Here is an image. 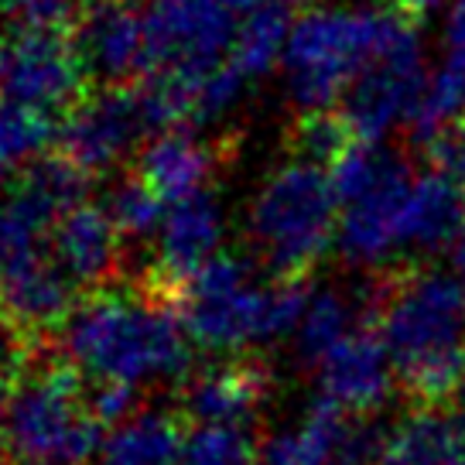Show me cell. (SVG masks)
Listing matches in <instances>:
<instances>
[{"label":"cell","mask_w":465,"mask_h":465,"mask_svg":"<svg viewBox=\"0 0 465 465\" xmlns=\"http://www.w3.org/2000/svg\"><path fill=\"white\" fill-rule=\"evenodd\" d=\"M164 294L144 288L93 291L69 312L58 329L62 363L83 380L151 387L158 380H178L192 366V342L182 315H174Z\"/></svg>","instance_id":"obj_1"},{"label":"cell","mask_w":465,"mask_h":465,"mask_svg":"<svg viewBox=\"0 0 465 465\" xmlns=\"http://www.w3.org/2000/svg\"><path fill=\"white\" fill-rule=\"evenodd\" d=\"M312 373H315L322 401H329L346 414L380 411L393 397V387L401 380L383 339L370 325L349 335Z\"/></svg>","instance_id":"obj_15"},{"label":"cell","mask_w":465,"mask_h":465,"mask_svg":"<svg viewBox=\"0 0 465 465\" xmlns=\"http://www.w3.org/2000/svg\"><path fill=\"white\" fill-rule=\"evenodd\" d=\"M52 137H58L55 127H52V116L0 100V161L4 164L42 154Z\"/></svg>","instance_id":"obj_26"},{"label":"cell","mask_w":465,"mask_h":465,"mask_svg":"<svg viewBox=\"0 0 465 465\" xmlns=\"http://www.w3.org/2000/svg\"><path fill=\"white\" fill-rule=\"evenodd\" d=\"M411 25L397 7L319 4L291 21L284 48V93L305 116H329Z\"/></svg>","instance_id":"obj_2"},{"label":"cell","mask_w":465,"mask_h":465,"mask_svg":"<svg viewBox=\"0 0 465 465\" xmlns=\"http://www.w3.org/2000/svg\"><path fill=\"white\" fill-rule=\"evenodd\" d=\"M103 424L83 377L62 360H42L11 380L0 407V455L7 465H89L103 451Z\"/></svg>","instance_id":"obj_7"},{"label":"cell","mask_w":465,"mask_h":465,"mask_svg":"<svg viewBox=\"0 0 465 465\" xmlns=\"http://www.w3.org/2000/svg\"><path fill=\"white\" fill-rule=\"evenodd\" d=\"M73 45L86 75L110 86H127L134 75L151 73L144 4L137 0H93L79 15Z\"/></svg>","instance_id":"obj_14"},{"label":"cell","mask_w":465,"mask_h":465,"mask_svg":"<svg viewBox=\"0 0 465 465\" xmlns=\"http://www.w3.org/2000/svg\"><path fill=\"white\" fill-rule=\"evenodd\" d=\"M288 35L291 21L284 15V4L281 0H263L243 17V28H240L236 45H232L230 65L247 79L250 86L261 83L263 75H271L284 62Z\"/></svg>","instance_id":"obj_23"},{"label":"cell","mask_w":465,"mask_h":465,"mask_svg":"<svg viewBox=\"0 0 465 465\" xmlns=\"http://www.w3.org/2000/svg\"><path fill=\"white\" fill-rule=\"evenodd\" d=\"M431 161L438 168H449L451 174H459L465 189V134H455L449 141H441L438 147H431Z\"/></svg>","instance_id":"obj_29"},{"label":"cell","mask_w":465,"mask_h":465,"mask_svg":"<svg viewBox=\"0 0 465 465\" xmlns=\"http://www.w3.org/2000/svg\"><path fill=\"white\" fill-rule=\"evenodd\" d=\"M281 4H298V7H319V0H281Z\"/></svg>","instance_id":"obj_32"},{"label":"cell","mask_w":465,"mask_h":465,"mask_svg":"<svg viewBox=\"0 0 465 465\" xmlns=\"http://www.w3.org/2000/svg\"><path fill=\"white\" fill-rule=\"evenodd\" d=\"M451 0H393V7L407 17H421V15H435L441 7H449Z\"/></svg>","instance_id":"obj_30"},{"label":"cell","mask_w":465,"mask_h":465,"mask_svg":"<svg viewBox=\"0 0 465 465\" xmlns=\"http://www.w3.org/2000/svg\"><path fill=\"white\" fill-rule=\"evenodd\" d=\"M182 414L172 407H137L103 438V465H178L185 449Z\"/></svg>","instance_id":"obj_20"},{"label":"cell","mask_w":465,"mask_h":465,"mask_svg":"<svg viewBox=\"0 0 465 465\" xmlns=\"http://www.w3.org/2000/svg\"><path fill=\"white\" fill-rule=\"evenodd\" d=\"M261 445L250 424H192L178 465H253Z\"/></svg>","instance_id":"obj_24"},{"label":"cell","mask_w":465,"mask_h":465,"mask_svg":"<svg viewBox=\"0 0 465 465\" xmlns=\"http://www.w3.org/2000/svg\"><path fill=\"white\" fill-rule=\"evenodd\" d=\"M4 48H7V42H0V69H4Z\"/></svg>","instance_id":"obj_33"},{"label":"cell","mask_w":465,"mask_h":465,"mask_svg":"<svg viewBox=\"0 0 465 465\" xmlns=\"http://www.w3.org/2000/svg\"><path fill=\"white\" fill-rule=\"evenodd\" d=\"M151 131L147 106L141 89L103 86L93 96H83L58 127L62 158H69L86 174L116 168L120 161L141 144Z\"/></svg>","instance_id":"obj_11"},{"label":"cell","mask_w":465,"mask_h":465,"mask_svg":"<svg viewBox=\"0 0 465 465\" xmlns=\"http://www.w3.org/2000/svg\"><path fill=\"white\" fill-rule=\"evenodd\" d=\"M380 435L366 424L349 421L346 411L315 397L312 404L274 428L261 445L263 465H363L377 455Z\"/></svg>","instance_id":"obj_13"},{"label":"cell","mask_w":465,"mask_h":465,"mask_svg":"<svg viewBox=\"0 0 465 465\" xmlns=\"http://www.w3.org/2000/svg\"><path fill=\"white\" fill-rule=\"evenodd\" d=\"M106 209H110L120 236L147 240V236H158L164 213H168V203L154 189H147L137 174H127L114 185Z\"/></svg>","instance_id":"obj_25"},{"label":"cell","mask_w":465,"mask_h":465,"mask_svg":"<svg viewBox=\"0 0 465 465\" xmlns=\"http://www.w3.org/2000/svg\"><path fill=\"white\" fill-rule=\"evenodd\" d=\"M250 83L232 69L230 62L219 65L203 86L192 93V120L195 124H219L226 114H232L240 100L247 96Z\"/></svg>","instance_id":"obj_27"},{"label":"cell","mask_w":465,"mask_h":465,"mask_svg":"<svg viewBox=\"0 0 465 465\" xmlns=\"http://www.w3.org/2000/svg\"><path fill=\"white\" fill-rule=\"evenodd\" d=\"M360 329H366L363 302L339 284H319V288L308 291L305 315L291 335V346L308 370H315L332 349H339Z\"/></svg>","instance_id":"obj_21"},{"label":"cell","mask_w":465,"mask_h":465,"mask_svg":"<svg viewBox=\"0 0 465 465\" xmlns=\"http://www.w3.org/2000/svg\"><path fill=\"white\" fill-rule=\"evenodd\" d=\"M411 134L428 151L465 134V45L441 42V58L431 65Z\"/></svg>","instance_id":"obj_22"},{"label":"cell","mask_w":465,"mask_h":465,"mask_svg":"<svg viewBox=\"0 0 465 465\" xmlns=\"http://www.w3.org/2000/svg\"><path fill=\"white\" fill-rule=\"evenodd\" d=\"M86 69L62 28H17L4 48L0 100L55 116L83 100Z\"/></svg>","instance_id":"obj_10"},{"label":"cell","mask_w":465,"mask_h":465,"mask_svg":"<svg viewBox=\"0 0 465 465\" xmlns=\"http://www.w3.org/2000/svg\"><path fill=\"white\" fill-rule=\"evenodd\" d=\"M339 195L335 250L349 267L383 271L401 257L418 253L414 243V195L418 168L387 144L349 141L332 161Z\"/></svg>","instance_id":"obj_3"},{"label":"cell","mask_w":465,"mask_h":465,"mask_svg":"<svg viewBox=\"0 0 465 465\" xmlns=\"http://www.w3.org/2000/svg\"><path fill=\"white\" fill-rule=\"evenodd\" d=\"M213 168L216 151L189 131H161L137 151V178L168 205L192 192H203Z\"/></svg>","instance_id":"obj_19"},{"label":"cell","mask_w":465,"mask_h":465,"mask_svg":"<svg viewBox=\"0 0 465 465\" xmlns=\"http://www.w3.org/2000/svg\"><path fill=\"white\" fill-rule=\"evenodd\" d=\"M428 62L418 25L411 21L383 55L366 69V75L339 103V124L349 141L383 144L393 131L411 127L428 86Z\"/></svg>","instance_id":"obj_9"},{"label":"cell","mask_w":465,"mask_h":465,"mask_svg":"<svg viewBox=\"0 0 465 465\" xmlns=\"http://www.w3.org/2000/svg\"><path fill=\"white\" fill-rule=\"evenodd\" d=\"M377 332L411 391L449 397L465 363V281L431 267L401 274L380 298Z\"/></svg>","instance_id":"obj_5"},{"label":"cell","mask_w":465,"mask_h":465,"mask_svg":"<svg viewBox=\"0 0 465 465\" xmlns=\"http://www.w3.org/2000/svg\"><path fill=\"white\" fill-rule=\"evenodd\" d=\"M377 465H465V418L451 407H418L393 421L377 445Z\"/></svg>","instance_id":"obj_18"},{"label":"cell","mask_w":465,"mask_h":465,"mask_svg":"<svg viewBox=\"0 0 465 465\" xmlns=\"http://www.w3.org/2000/svg\"><path fill=\"white\" fill-rule=\"evenodd\" d=\"M308 291L305 281L263 277L243 257L219 253L178 291V315L195 346L232 356L291 339L305 315Z\"/></svg>","instance_id":"obj_4"},{"label":"cell","mask_w":465,"mask_h":465,"mask_svg":"<svg viewBox=\"0 0 465 465\" xmlns=\"http://www.w3.org/2000/svg\"><path fill=\"white\" fill-rule=\"evenodd\" d=\"M120 240L106 205L79 203L52 230V261L73 288H103L120 267Z\"/></svg>","instance_id":"obj_16"},{"label":"cell","mask_w":465,"mask_h":465,"mask_svg":"<svg viewBox=\"0 0 465 465\" xmlns=\"http://www.w3.org/2000/svg\"><path fill=\"white\" fill-rule=\"evenodd\" d=\"M4 168H7V164H4V161H0V189H4Z\"/></svg>","instance_id":"obj_34"},{"label":"cell","mask_w":465,"mask_h":465,"mask_svg":"<svg viewBox=\"0 0 465 465\" xmlns=\"http://www.w3.org/2000/svg\"><path fill=\"white\" fill-rule=\"evenodd\" d=\"M339 195L332 172L312 154L274 164L247 205V243L274 277L302 281L335 247Z\"/></svg>","instance_id":"obj_6"},{"label":"cell","mask_w":465,"mask_h":465,"mask_svg":"<svg viewBox=\"0 0 465 465\" xmlns=\"http://www.w3.org/2000/svg\"><path fill=\"white\" fill-rule=\"evenodd\" d=\"M223 236H226V209L213 189L192 192L172 203L154 236V267L147 288L158 294L164 291L178 294L205 263L219 257Z\"/></svg>","instance_id":"obj_12"},{"label":"cell","mask_w":465,"mask_h":465,"mask_svg":"<svg viewBox=\"0 0 465 465\" xmlns=\"http://www.w3.org/2000/svg\"><path fill=\"white\" fill-rule=\"evenodd\" d=\"M21 349H25V339L11 325H0V393L11 387L7 377L21 366Z\"/></svg>","instance_id":"obj_28"},{"label":"cell","mask_w":465,"mask_h":465,"mask_svg":"<svg viewBox=\"0 0 465 465\" xmlns=\"http://www.w3.org/2000/svg\"><path fill=\"white\" fill-rule=\"evenodd\" d=\"M449 401L455 407V414H462L465 418V363H462V370H459V377H455V383H451V393H449Z\"/></svg>","instance_id":"obj_31"},{"label":"cell","mask_w":465,"mask_h":465,"mask_svg":"<svg viewBox=\"0 0 465 465\" xmlns=\"http://www.w3.org/2000/svg\"><path fill=\"white\" fill-rule=\"evenodd\" d=\"M267 370L247 360L216 363L185 380L178 414L192 424H250L267 401Z\"/></svg>","instance_id":"obj_17"},{"label":"cell","mask_w":465,"mask_h":465,"mask_svg":"<svg viewBox=\"0 0 465 465\" xmlns=\"http://www.w3.org/2000/svg\"><path fill=\"white\" fill-rule=\"evenodd\" d=\"M263 0H147L151 79H168L192 93L232 55L243 17Z\"/></svg>","instance_id":"obj_8"}]
</instances>
